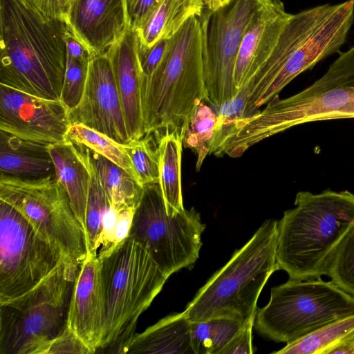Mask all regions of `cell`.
I'll return each mask as SVG.
<instances>
[{
  "label": "cell",
  "instance_id": "3",
  "mask_svg": "<svg viewBox=\"0 0 354 354\" xmlns=\"http://www.w3.org/2000/svg\"><path fill=\"white\" fill-rule=\"evenodd\" d=\"M278 221L277 261L289 279L326 275L338 246L354 225V194L345 190L296 194Z\"/></svg>",
  "mask_w": 354,
  "mask_h": 354
},
{
  "label": "cell",
  "instance_id": "21",
  "mask_svg": "<svg viewBox=\"0 0 354 354\" xmlns=\"http://www.w3.org/2000/svg\"><path fill=\"white\" fill-rule=\"evenodd\" d=\"M118 353L194 354L190 322L184 312L159 320L140 333H135Z\"/></svg>",
  "mask_w": 354,
  "mask_h": 354
},
{
  "label": "cell",
  "instance_id": "42",
  "mask_svg": "<svg viewBox=\"0 0 354 354\" xmlns=\"http://www.w3.org/2000/svg\"><path fill=\"white\" fill-rule=\"evenodd\" d=\"M354 354V339L346 342L331 350L329 354Z\"/></svg>",
  "mask_w": 354,
  "mask_h": 354
},
{
  "label": "cell",
  "instance_id": "14",
  "mask_svg": "<svg viewBox=\"0 0 354 354\" xmlns=\"http://www.w3.org/2000/svg\"><path fill=\"white\" fill-rule=\"evenodd\" d=\"M69 109L59 100L37 97L0 84V130L46 144L66 140Z\"/></svg>",
  "mask_w": 354,
  "mask_h": 354
},
{
  "label": "cell",
  "instance_id": "27",
  "mask_svg": "<svg viewBox=\"0 0 354 354\" xmlns=\"http://www.w3.org/2000/svg\"><path fill=\"white\" fill-rule=\"evenodd\" d=\"M90 174L89 191L86 209V241L88 253L97 254L101 246L102 223L111 204L100 184L88 148L77 145Z\"/></svg>",
  "mask_w": 354,
  "mask_h": 354
},
{
  "label": "cell",
  "instance_id": "13",
  "mask_svg": "<svg viewBox=\"0 0 354 354\" xmlns=\"http://www.w3.org/2000/svg\"><path fill=\"white\" fill-rule=\"evenodd\" d=\"M64 259L17 209L0 200V304L31 290Z\"/></svg>",
  "mask_w": 354,
  "mask_h": 354
},
{
  "label": "cell",
  "instance_id": "18",
  "mask_svg": "<svg viewBox=\"0 0 354 354\" xmlns=\"http://www.w3.org/2000/svg\"><path fill=\"white\" fill-rule=\"evenodd\" d=\"M290 15L281 0H272L254 17L236 59L234 77L237 89L246 85L265 64Z\"/></svg>",
  "mask_w": 354,
  "mask_h": 354
},
{
  "label": "cell",
  "instance_id": "23",
  "mask_svg": "<svg viewBox=\"0 0 354 354\" xmlns=\"http://www.w3.org/2000/svg\"><path fill=\"white\" fill-rule=\"evenodd\" d=\"M205 0H162L137 31L138 46L147 49L172 36L193 16L199 17Z\"/></svg>",
  "mask_w": 354,
  "mask_h": 354
},
{
  "label": "cell",
  "instance_id": "30",
  "mask_svg": "<svg viewBox=\"0 0 354 354\" xmlns=\"http://www.w3.org/2000/svg\"><path fill=\"white\" fill-rule=\"evenodd\" d=\"M66 140L77 145L84 146L102 155L123 168L136 179L131 160L124 148V145L81 124H70Z\"/></svg>",
  "mask_w": 354,
  "mask_h": 354
},
{
  "label": "cell",
  "instance_id": "2",
  "mask_svg": "<svg viewBox=\"0 0 354 354\" xmlns=\"http://www.w3.org/2000/svg\"><path fill=\"white\" fill-rule=\"evenodd\" d=\"M354 23V0L290 14L270 55L246 84V111L257 112L292 80L339 52Z\"/></svg>",
  "mask_w": 354,
  "mask_h": 354
},
{
  "label": "cell",
  "instance_id": "5",
  "mask_svg": "<svg viewBox=\"0 0 354 354\" xmlns=\"http://www.w3.org/2000/svg\"><path fill=\"white\" fill-rule=\"evenodd\" d=\"M104 327L97 353H118L136 333L140 315L169 278L145 250L130 237L99 252Z\"/></svg>",
  "mask_w": 354,
  "mask_h": 354
},
{
  "label": "cell",
  "instance_id": "36",
  "mask_svg": "<svg viewBox=\"0 0 354 354\" xmlns=\"http://www.w3.org/2000/svg\"><path fill=\"white\" fill-rule=\"evenodd\" d=\"M162 0H124L129 27L137 30Z\"/></svg>",
  "mask_w": 354,
  "mask_h": 354
},
{
  "label": "cell",
  "instance_id": "1",
  "mask_svg": "<svg viewBox=\"0 0 354 354\" xmlns=\"http://www.w3.org/2000/svg\"><path fill=\"white\" fill-rule=\"evenodd\" d=\"M68 30L62 18L44 17L21 0H0V84L59 100Z\"/></svg>",
  "mask_w": 354,
  "mask_h": 354
},
{
  "label": "cell",
  "instance_id": "9",
  "mask_svg": "<svg viewBox=\"0 0 354 354\" xmlns=\"http://www.w3.org/2000/svg\"><path fill=\"white\" fill-rule=\"evenodd\" d=\"M354 314V297L331 281L289 279L271 289L258 309L255 330L277 342L290 343L343 317Z\"/></svg>",
  "mask_w": 354,
  "mask_h": 354
},
{
  "label": "cell",
  "instance_id": "26",
  "mask_svg": "<svg viewBox=\"0 0 354 354\" xmlns=\"http://www.w3.org/2000/svg\"><path fill=\"white\" fill-rule=\"evenodd\" d=\"M353 339L354 314L330 322L272 353L329 354L336 346Z\"/></svg>",
  "mask_w": 354,
  "mask_h": 354
},
{
  "label": "cell",
  "instance_id": "20",
  "mask_svg": "<svg viewBox=\"0 0 354 354\" xmlns=\"http://www.w3.org/2000/svg\"><path fill=\"white\" fill-rule=\"evenodd\" d=\"M49 145L25 140L0 130L1 174L30 180L55 176Z\"/></svg>",
  "mask_w": 354,
  "mask_h": 354
},
{
  "label": "cell",
  "instance_id": "38",
  "mask_svg": "<svg viewBox=\"0 0 354 354\" xmlns=\"http://www.w3.org/2000/svg\"><path fill=\"white\" fill-rule=\"evenodd\" d=\"M168 39H161L153 46L147 49L140 48L138 43V55L141 77L149 76L160 63L165 52Z\"/></svg>",
  "mask_w": 354,
  "mask_h": 354
},
{
  "label": "cell",
  "instance_id": "31",
  "mask_svg": "<svg viewBox=\"0 0 354 354\" xmlns=\"http://www.w3.org/2000/svg\"><path fill=\"white\" fill-rule=\"evenodd\" d=\"M250 89L247 85L240 88L234 97L223 104L211 106L216 115V123L209 144V154L215 155L238 121L245 118Z\"/></svg>",
  "mask_w": 354,
  "mask_h": 354
},
{
  "label": "cell",
  "instance_id": "11",
  "mask_svg": "<svg viewBox=\"0 0 354 354\" xmlns=\"http://www.w3.org/2000/svg\"><path fill=\"white\" fill-rule=\"evenodd\" d=\"M0 200L17 209L65 257L80 263L86 259L84 230L55 176L30 180L1 174Z\"/></svg>",
  "mask_w": 354,
  "mask_h": 354
},
{
  "label": "cell",
  "instance_id": "22",
  "mask_svg": "<svg viewBox=\"0 0 354 354\" xmlns=\"http://www.w3.org/2000/svg\"><path fill=\"white\" fill-rule=\"evenodd\" d=\"M48 151L54 163L55 177L66 190L86 235V209L90 174L82 153L77 145L68 140L50 144Z\"/></svg>",
  "mask_w": 354,
  "mask_h": 354
},
{
  "label": "cell",
  "instance_id": "24",
  "mask_svg": "<svg viewBox=\"0 0 354 354\" xmlns=\"http://www.w3.org/2000/svg\"><path fill=\"white\" fill-rule=\"evenodd\" d=\"M183 130H166L156 136L160 158V185L168 213L185 209L181 188Z\"/></svg>",
  "mask_w": 354,
  "mask_h": 354
},
{
  "label": "cell",
  "instance_id": "37",
  "mask_svg": "<svg viewBox=\"0 0 354 354\" xmlns=\"http://www.w3.org/2000/svg\"><path fill=\"white\" fill-rule=\"evenodd\" d=\"M255 317L250 318L245 323L243 328L229 342L220 354H251L254 352L252 328Z\"/></svg>",
  "mask_w": 354,
  "mask_h": 354
},
{
  "label": "cell",
  "instance_id": "40",
  "mask_svg": "<svg viewBox=\"0 0 354 354\" xmlns=\"http://www.w3.org/2000/svg\"><path fill=\"white\" fill-rule=\"evenodd\" d=\"M342 71L351 94V107L354 118V46L340 53L334 61Z\"/></svg>",
  "mask_w": 354,
  "mask_h": 354
},
{
  "label": "cell",
  "instance_id": "35",
  "mask_svg": "<svg viewBox=\"0 0 354 354\" xmlns=\"http://www.w3.org/2000/svg\"><path fill=\"white\" fill-rule=\"evenodd\" d=\"M75 353L91 354L90 349L68 326L57 337L51 341L43 354Z\"/></svg>",
  "mask_w": 354,
  "mask_h": 354
},
{
  "label": "cell",
  "instance_id": "16",
  "mask_svg": "<svg viewBox=\"0 0 354 354\" xmlns=\"http://www.w3.org/2000/svg\"><path fill=\"white\" fill-rule=\"evenodd\" d=\"M66 21L91 57L105 53L129 28L124 0H71Z\"/></svg>",
  "mask_w": 354,
  "mask_h": 354
},
{
  "label": "cell",
  "instance_id": "15",
  "mask_svg": "<svg viewBox=\"0 0 354 354\" xmlns=\"http://www.w3.org/2000/svg\"><path fill=\"white\" fill-rule=\"evenodd\" d=\"M68 117L71 124H83L121 145L131 141L106 52L91 57L83 95Z\"/></svg>",
  "mask_w": 354,
  "mask_h": 354
},
{
  "label": "cell",
  "instance_id": "10",
  "mask_svg": "<svg viewBox=\"0 0 354 354\" xmlns=\"http://www.w3.org/2000/svg\"><path fill=\"white\" fill-rule=\"evenodd\" d=\"M205 228L194 208L168 213L160 183H149L142 187L129 237L169 277L197 261Z\"/></svg>",
  "mask_w": 354,
  "mask_h": 354
},
{
  "label": "cell",
  "instance_id": "25",
  "mask_svg": "<svg viewBox=\"0 0 354 354\" xmlns=\"http://www.w3.org/2000/svg\"><path fill=\"white\" fill-rule=\"evenodd\" d=\"M88 149L110 204L118 210L128 207H136L143 186L123 168L102 155L88 148Z\"/></svg>",
  "mask_w": 354,
  "mask_h": 354
},
{
  "label": "cell",
  "instance_id": "8",
  "mask_svg": "<svg viewBox=\"0 0 354 354\" xmlns=\"http://www.w3.org/2000/svg\"><path fill=\"white\" fill-rule=\"evenodd\" d=\"M80 265L64 259L31 290L0 304V354H43L67 328Z\"/></svg>",
  "mask_w": 354,
  "mask_h": 354
},
{
  "label": "cell",
  "instance_id": "32",
  "mask_svg": "<svg viewBox=\"0 0 354 354\" xmlns=\"http://www.w3.org/2000/svg\"><path fill=\"white\" fill-rule=\"evenodd\" d=\"M152 136L131 140L124 145L137 182L142 186L160 182V158L158 147L152 146Z\"/></svg>",
  "mask_w": 354,
  "mask_h": 354
},
{
  "label": "cell",
  "instance_id": "12",
  "mask_svg": "<svg viewBox=\"0 0 354 354\" xmlns=\"http://www.w3.org/2000/svg\"><path fill=\"white\" fill-rule=\"evenodd\" d=\"M272 0H230L198 17L207 100L219 106L235 96L234 68L243 37L260 10Z\"/></svg>",
  "mask_w": 354,
  "mask_h": 354
},
{
  "label": "cell",
  "instance_id": "17",
  "mask_svg": "<svg viewBox=\"0 0 354 354\" xmlns=\"http://www.w3.org/2000/svg\"><path fill=\"white\" fill-rule=\"evenodd\" d=\"M68 327L92 353L99 350L104 327V299L97 254L81 263L71 300Z\"/></svg>",
  "mask_w": 354,
  "mask_h": 354
},
{
  "label": "cell",
  "instance_id": "43",
  "mask_svg": "<svg viewBox=\"0 0 354 354\" xmlns=\"http://www.w3.org/2000/svg\"><path fill=\"white\" fill-rule=\"evenodd\" d=\"M230 0H205V7L215 10L227 3Z\"/></svg>",
  "mask_w": 354,
  "mask_h": 354
},
{
  "label": "cell",
  "instance_id": "39",
  "mask_svg": "<svg viewBox=\"0 0 354 354\" xmlns=\"http://www.w3.org/2000/svg\"><path fill=\"white\" fill-rule=\"evenodd\" d=\"M26 6L48 19L66 20L71 0H21Z\"/></svg>",
  "mask_w": 354,
  "mask_h": 354
},
{
  "label": "cell",
  "instance_id": "7",
  "mask_svg": "<svg viewBox=\"0 0 354 354\" xmlns=\"http://www.w3.org/2000/svg\"><path fill=\"white\" fill-rule=\"evenodd\" d=\"M351 90L333 62L304 90L285 99L274 96L263 110L240 120L215 154L239 158L263 140L293 127L317 121L354 118Z\"/></svg>",
  "mask_w": 354,
  "mask_h": 354
},
{
  "label": "cell",
  "instance_id": "34",
  "mask_svg": "<svg viewBox=\"0 0 354 354\" xmlns=\"http://www.w3.org/2000/svg\"><path fill=\"white\" fill-rule=\"evenodd\" d=\"M91 57H75L66 52V65L60 99L68 108L74 109L84 93Z\"/></svg>",
  "mask_w": 354,
  "mask_h": 354
},
{
  "label": "cell",
  "instance_id": "19",
  "mask_svg": "<svg viewBox=\"0 0 354 354\" xmlns=\"http://www.w3.org/2000/svg\"><path fill=\"white\" fill-rule=\"evenodd\" d=\"M137 31L130 27L107 51L114 73L127 129L131 140L145 136L141 100V70Z\"/></svg>",
  "mask_w": 354,
  "mask_h": 354
},
{
  "label": "cell",
  "instance_id": "28",
  "mask_svg": "<svg viewBox=\"0 0 354 354\" xmlns=\"http://www.w3.org/2000/svg\"><path fill=\"white\" fill-rule=\"evenodd\" d=\"M245 323L228 317L190 322V337L194 353L220 354Z\"/></svg>",
  "mask_w": 354,
  "mask_h": 354
},
{
  "label": "cell",
  "instance_id": "29",
  "mask_svg": "<svg viewBox=\"0 0 354 354\" xmlns=\"http://www.w3.org/2000/svg\"><path fill=\"white\" fill-rule=\"evenodd\" d=\"M216 123L213 109L201 102L192 111L184 126L183 146L197 154L196 164L198 171L209 154V144Z\"/></svg>",
  "mask_w": 354,
  "mask_h": 354
},
{
  "label": "cell",
  "instance_id": "33",
  "mask_svg": "<svg viewBox=\"0 0 354 354\" xmlns=\"http://www.w3.org/2000/svg\"><path fill=\"white\" fill-rule=\"evenodd\" d=\"M326 275L337 286L354 297V225L338 246Z\"/></svg>",
  "mask_w": 354,
  "mask_h": 354
},
{
  "label": "cell",
  "instance_id": "41",
  "mask_svg": "<svg viewBox=\"0 0 354 354\" xmlns=\"http://www.w3.org/2000/svg\"><path fill=\"white\" fill-rule=\"evenodd\" d=\"M135 207H128L119 210L115 230L114 245L122 242L129 236Z\"/></svg>",
  "mask_w": 354,
  "mask_h": 354
},
{
  "label": "cell",
  "instance_id": "4",
  "mask_svg": "<svg viewBox=\"0 0 354 354\" xmlns=\"http://www.w3.org/2000/svg\"><path fill=\"white\" fill-rule=\"evenodd\" d=\"M140 91L145 135L183 129L194 109L206 102L198 16L168 39L160 63L149 76L141 77Z\"/></svg>",
  "mask_w": 354,
  "mask_h": 354
},
{
  "label": "cell",
  "instance_id": "6",
  "mask_svg": "<svg viewBox=\"0 0 354 354\" xmlns=\"http://www.w3.org/2000/svg\"><path fill=\"white\" fill-rule=\"evenodd\" d=\"M278 221L266 220L250 239L198 290L183 311L189 322L255 317L259 296L277 261Z\"/></svg>",
  "mask_w": 354,
  "mask_h": 354
}]
</instances>
